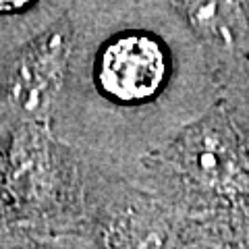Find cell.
I'll use <instances>...</instances> for the list:
<instances>
[{
	"label": "cell",
	"instance_id": "obj_1",
	"mask_svg": "<svg viewBox=\"0 0 249 249\" xmlns=\"http://www.w3.org/2000/svg\"><path fill=\"white\" fill-rule=\"evenodd\" d=\"M75 46V17H65L13 46L4 65L2 91L23 121H48L67 85Z\"/></svg>",
	"mask_w": 249,
	"mask_h": 249
},
{
	"label": "cell",
	"instance_id": "obj_2",
	"mask_svg": "<svg viewBox=\"0 0 249 249\" xmlns=\"http://www.w3.org/2000/svg\"><path fill=\"white\" fill-rule=\"evenodd\" d=\"M214 58L232 60L249 37V0H170Z\"/></svg>",
	"mask_w": 249,
	"mask_h": 249
},
{
	"label": "cell",
	"instance_id": "obj_3",
	"mask_svg": "<svg viewBox=\"0 0 249 249\" xmlns=\"http://www.w3.org/2000/svg\"><path fill=\"white\" fill-rule=\"evenodd\" d=\"M79 2L81 0H0V29H25L29 40Z\"/></svg>",
	"mask_w": 249,
	"mask_h": 249
}]
</instances>
